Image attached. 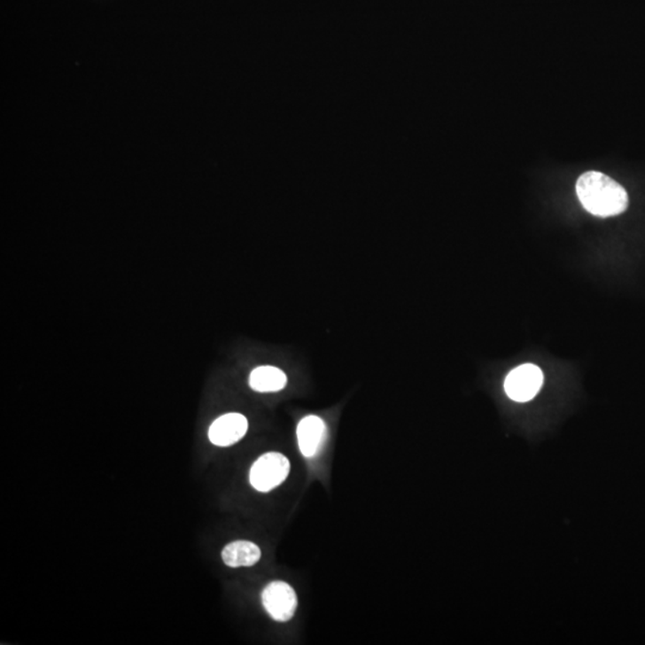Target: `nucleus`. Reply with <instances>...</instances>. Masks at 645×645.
I'll list each match as a JSON object with an SVG mask.
<instances>
[{"instance_id":"f257e3e1","label":"nucleus","mask_w":645,"mask_h":645,"mask_svg":"<svg viewBox=\"0 0 645 645\" xmlns=\"http://www.w3.org/2000/svg\"><path fill=\"white\" fill-rule=\"evenodd\" d=\"M576 193L583 207L600 218L622 214L629 205L622 185L599 171L583 174L576 183Z\"/></svg>"},{"instance_id":"0eeeda50","label":"nucleus","mask_w":645,"mask_h":645,"mask_svg":"<svg viewBox=\"0 0 645 645\" xmlns=\"http://www.w3.org/2000/svg\"><path fill=\"white\" fill-rule=\"evenodd\" d=\"M260 548L252 541L238 540L226 545L222 561L229 568L253 567L260 559Z\"/></svg>"},{"instance_id":"39448f33","label":"nucleus","mask_w":645,"mask_h":645,"mask_svg":"<svg viewBox=\"0 0 645 645\" xmlns=\"http://www.w3.org/2000/svg\"><path fill=\"white\" fill-rule=\"evenodd\" d=\"M248 427V420L242 414L222 415L209 427L208 438L213 445L229 447L245 437Z\"/></svg>"},{"instance_id":"6e6552de","label":"nucleus","mask_w":645,"mask_h":645,"mask_svg":"<svg viewBox=\"0 0 645 645\" xmlns=\"http://www.w3.org/2000/svg\"><path fill=\"white\" fill-rule=\"evenodd\" d=\"M250 386L257 392H279L287 385L284 370L273 366H260L250 374Z\"/></svg>"},{"instance_id":"7ed1b4c3","label":"nucleus","mask_w":645,"mask_h":645,"mask_svg":"<svg viewBox=\"0 0 645 645\" xmlns=\"http://www.w3.org/2000/svg\"><path fill=\"white\" fill-rule=\"evenodd\" d=\"M544 384V374L533 363H525L508 374L504 390L510 400L528 401L533 400Z\"/></svg>"},{"instance_id":"f03ea898","label":"nucleus","mask_w":645,"mask_h":645,"mask_svg":"<svg viewBox=\"0 0 645 645\" xmlns=\"http://www.w3.org/2000/svg\"><path fill=\"white\" fill-rule=\"evenodd\" d=\"M290 461L281 453L269 452L260 456L250 470V483L257 492L276 489L290 475Z\"/></svg>"},{"instance_id":"423d86ee","label":"nucleus","mask_w":645,"mask_h":645,"mask_svg":"<svg viewBox=\"0 0 645 645\" xmlns=\"http://www.w3.org/2000/svg\"><path fill=\"white\" fill-rule=\"evenodd\" d=\"M297 437L300 452L307 458H312L324 444L327 438V425L321 417L311 415L303 418L298 424Z\"/></svg>"},{"instance_id":"20e7f679","label":"nucleus","mask_w":645,"mask_h":645,"mask_svg":"<svg viewBox=\"0 0 645 645\" xmlns=\"http://www.w3.org/2000/svg\"><path fill=\"white\" fill-rule=\"evenodd\" d=\"M262 602L268 614L280 623L291 620L298 607V598L294 589L283 581L269 583L264 588Z\"/></svg>"}]
</instances>
